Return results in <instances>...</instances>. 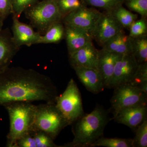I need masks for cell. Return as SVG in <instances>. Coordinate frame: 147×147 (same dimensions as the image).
<instances>
[{"label":"cell","instance_id":"cell-1","mask_svg":"<svg viewBox=\"0 0 147 147\" xmlns=\"http://www.w3.org/2000/svg\"><path fill=\"white\" fill-rule=\"evenodd\" d=\"M58 95L50 77L35 69L9 67L0 73V106L16 102L55 103Z\"/></svg>","mask_w":147,"mask_h":147},{"label":"cell","instance_id":"cell-2","mask_svg":"<svg viewBox=\"0 0 147 147\" xmlns=\"http://www.w3.org/2000/svg\"><path fill=\"white\" fill-rule=\"evenodd\" d=\"M108 111L101 106H96L91 113L84 114L78 119L73 128L74 138L65 147H92L102 137L109 121Z\"/></svg>","mask_w":147,"mask_h":147},{"label":"cell","instance_id":"cell-3","mask_svg":"<svg viewBox=\"0 0 147 147\" xmlns=\"http://www.w3.org/2000/svg\"><path fill=\"white\" fill-rule=\"evenodd\" d=\"M36 105L32 102H16L5 106L9 120L6 146L14 147L21 137L34 131L35 113Z\"/></svg>","mask_w":147,"mask_h":147},{"label":"cell","instance_id":"cell-4","mask_svg":"<svg viewBox=\"0 0 147 147\" xmlns=\"http://www.w3.org/2000/svg\"><path fill=\"white\" fill-rule=\"evenodd\" d=\"M55 103H46L36 105L35 113V130L43 131L55 140L61 131L68 126Z\"/></svg>","mask_w":147,"mask_h":147},{"label":"cell","instance_id":"cell-5","mask_svg":"<svg viewBox=\"0 0 147 147\" xmlns=\"http://www.w3.org/2000/svg\"><path fill=\"white\" fill-rule=\"evenodd\" d=\"M32 27L44 34L53 25L62 22L63 17L55 0H42L25 11Z\"/></svg>","mask_w":147,"mask_h":147},{"label":"cell","instance_id":"cell-6","mask_svg":"<svg viewBox=\"0 0 147 147\" xmlns=\"http://www.w3.org/2000/svg\"><path fill=\"white\" fill-rule=\"evenodd\" d=\"M55 105L69 125L74 123L85 114L81 93L73 79H70L63 92L58 96Z\"/></svg>","mask_w":147,"mask_h":147},{"label":"cell","instance_id":"cell-7","mask_svg":"<svg viewBox=\"0 0 147 147\" xmlns=\"http://www.w3.org/2000/svg\"><path fill=\"white\" fill-rule=\"evenodd\" d=\"M114 89V94L111 99L114 115L124 108L147 103V93L130 83L122 84Z\"/></svg>","mask_w":147,"mask_h":147},{"label":"cell","instance_id":"cell-8","mask_svg":"<svg viewBox=\"0 0 147 147\" xmlns=\"http://www.w3.org/2000/svg\"><path fill=\"white\" fill-rule=\"evenodd\" d=\"M100 14L101 12L96 9L88 8L84 5L65 15L62 22L65 26L80 29L92 37L94 30Z\"/></svg>","mask_w":147,"mask_h":147},{"label":"cell","instance_id":"cell-9","mask_svg":"<svg viewBox=\"0 0 147 147\" xmlns=\"http://www.w3.org/2000/svg\"><path fill=\"white\" fill-rule=\"evenodd\" d=\"M124 28L112 15L111 11L101 12L96 25L92 37L100 46L123 31Z\"/></svg>","mask_w":147,"mask_h":147},{"label":"cell","instance_id":"cell-10","mask_svg":"<svg viewBox=\"0 0 147 147\" xmlns=\"http://www.w3.org/2000/svg\"><path fill=\"white\" fill-rule=\"evenodd\" d=\"M139 63L132 54L122 55L117 61L109 88L130 83L137 72Z\"/></svg>","mask_w":147,"mask_h":147},{"label":"cell","instance_id":"cell-11","mask_svg":"<svg viewBox=\"0 0 147 147\" xmlns=\"http://www.w3.org/2000/svg\"><path fill=\"white\" fill-rule=\"evenodd\" d=\"M12 19V37L16 45L20 47L23 45L30 47L37 44L42 35L35 31L31 25L20 22L16 16L13 15Z\"/></svg>","mask_w":147,"mask_h":147},{"label":"cell","instance_id":"cell-12","mask_svg":"<svg viewBox=\"0 0 147 147\" xmlns=\"http://www.w3.org/2000/svg\"><path fill=\"white\" fill-rule=\"evenodd\" d=\"M147 103L138 104L124 108L114 115L113 119L117 123L131 129L137 128L147 119Z\"/></svg>","mask_w":147,"mask_h":147},{"label":"cell","instance_id":"cell-13","mask_svg":"<svg viewBox=\"0 0 147 147\" xmlns=\"http://www.w3.org/2000/svg\"><path fill=\"white\" fill-rule=\"evenodd\" d=\"M20 49L13 41L10 29L0 28V73L9 67Z\"/></svg>","mask_w":147,"mask_h":147},{"label":"cell","instance_id":"cell-14","mask_svg":"<svg viewBox=\"0 0 147 147\" xmlns=\"http://www.w3.org/2000/svg\"><path fill=\"white\" fill-rule=\"evenodd\" d=\"M98 53L99 50L95 48L92 41L75 53L69 55V63L73 68L82 66L97 70Z\"/></svg>","mask_w":147,"mask_h":147},{"label":"cell","instance_id":"cell-15","mask_svg":"<svg viewBox=\"0 0 147 147\" xmlns=\"http://www.w3.org/2000/svg\"><path fill=\"white\" fill-rule=\"evenodd\" d=\"M73 69L79 81L89 91L96 94L103 90L105 86L103 80L97 69L82 66Z\"/></svg>","mask_w":147,"mask_h":147},{"label":"cell","instance_id":"cell-16","mask_svg":"<svg viewBox=\"0 0 147 147\" xmlns=\"http://www.w3.org/2000/svg\"><path fill=\"white\" fill-rule=\"evenodd\" d=\"M121 55L103 49L99 50L97 70L102 76L105 88H110L116 63Z\"/></svg>","mask_w":147,"mask_h":147},{"label":"cell","instance_id":"cell-17","mask_svg":"<svg viewBox=\"0 0 147 147\" xmlns=\"http://www.w3.org/2000/svg\"><path fill=\"white\" fill-rule=\"evenodd\" d=\"M65 27L69 55L75 53L92 41V37L86 32L74 27L65 26Z\"/></svg>","mask_w":147,"mask_h":147},{"label":"cell","instance_id":"cell-18","mask_svg":"<svg viewBox=\"0 0 147 147\" xmlns=\"http://www.w3.org/2000/svg\"><path fill=\"white\" fill-rule=\"evenodd\" d=\"M102 47V49L119 55L132 54V38L122 31Z\"/></svg>","mask_w":147,"mask_h":147},{"label":"cell","instance_id":"cell-19","mask_svg":"<svg viewBox=\"0 0 147 147\" xmlns=\"http://www.w3.org/2000/svg\"><path fill=\"white\" fill-rule=\"evenodd\" d=\"M65 38V27L62 22L53 25L43 35L38 44L57 43Z\"/></svg>","mask_w":147,"mask_h":147},{"label":"cell","instance_id":"cell-20","mask_svg":"<svg viewBox=\"0 0 147 147\" xmlns=\"http://www.w3.org/2000/svg\"><path fill=\"white\" fill-rule=\"evenodd\" d=\"M132 38V54L137 62H147V35Z\"/></svg>","mask_w":147,"mask_h":147},{"label":"cell","instance_id":"cell-21","mask_svg":"<svg viewBox=\"0 0 147 147\" xmlns=\"http://www.w3.org/2000/svg\"><path fill=\"white\" fill-rule=\"evenodd\" d=\"M111 12L124 28L129 29L131 24L138 18L137 14L127 10L123 5L117 7Z\"/></svg>","mask_w":147,"mask_h":147},{"label":"cell","instance_id":"cell-22","mask_svg":"<svg viewBox=\"0 0 147 147\" xmlns=\"http://www.w3.org/2000/svg\"><path fill=\"white\" fill-rule=\"evenodd\" d=\"M133 147L132 139L119 138H108L102 137L98 139L92 147Z\"/></svg>","mask_w":147,"mask_h":147},{"label":"cell","instance_id":"cell-23","mask_svg":"<svg viewBox=\"0 0 147 147\" xmlns=\"http://www.w3.org/2000/svg\"><path fill=\"white\" fill-rule=\"evenodd\" d=\"M129 83L147 93V62L139 64L137 72Z\"/></svg>","mask_w":147,"mask_h":147},{"label":"cell","instance_id":"cell-24","mask_svg":"<svg viewBox=\"0 0 147 147\" xmlns=\"http://www.w3.org/2000/svg\"><path fill=\"white\" fill-rule=\"evenodd\" d=\"M84 4L112 11L117 7L122 5L125 0H82Z\"/></svg>","mask_w":147,"mask_h":147},{"label":"cell","instance_id":"cell-25","mask_svg":"<svg viewBox=\"0 0 147 147\" xmlns=\"http://www.w3.org/2000/svg\"><path fill=\"white\" fill-rule=\"evenodd\" d=\"M63 18L65 15L84 5L82 0H55Z\"/></svg>","mask_w":147,"mask_h":147},{"label":"cell","instance_id":"cell-26","mask_svg":"<svg viewBox=\"0 0 147 147\" xmlns=\"http://www.w3.org/2000/svg\"><path fill=\"white\" fill-rule=\"evenodd\" d=\"M136 135L132 139L133 147H147V120L137 127Z\"/></svg>","mask_w":147,"mask_h":147},{"label":"cell","instance_id":"cell-27","mask_svg":"<svg viewBox=\"0 0 147 147\" xmlns=\"http://www.w3.org/2000/svg\"><path fill=\"white\" fill-rule=\"evenodd\" d=\"M129 36L131 38L142 36L147 35V23L146 18L142 17L136 20L131 24L129 28Z\"/></svg>","mask_w":147,"mask_h":147},{"label":"cell","instance_id":"cell-28","mask_svg":"<svg viewBox=\"0 0 147 147\" xmlns=\"http://www.w3.org/2000/svg\"><path fill=\"white\" fill-rule=\"evenodd\" d=\"M34 137L35 140L36 147H59L54 143V139H52L45 132L39 130L33 131Z\"/></svg>","mask_w":147,"mask_h":147},{"label":"cell","instance_id":"cell-29","mask_svg":"<svg viewBox=\"0 0 147 147\" xmlns=\"http://www.w3.org/2000/svg\"><path fill=\"white\" fill-rule=\"evenodd\" d=\"M124 3L130 10L147 18V0H125Z\"/></svg>","mask_w":147,"mask_h":147},{"label":"cell","instance_id":"cell-30","mask_svg":"<svg viewBox=\"0 0 147 147\" xmlns=\"http://www.w3.org/2000/svg\"><path fill=\"white\" fill-rule=\"evenodd\" d=\"M38 2V0H13L12 14L19 18L23 12Z\"/></svg>","mask_w":147,"mask_h":147},{"label":"cell","instance_id":"cell-31","mask_svg":"<svg viewBox=\"0 0 147 147\" xmlns=\"http://www.w3.org/2000/svg\"><path fill=\"white\" fill-rule=\"evenodd\" d=\"M13 12V0H0V15L4 21Z\"/></svg>","mask_w":147,"mask_h":147},{"label":"cell","instance_id":"cell-32","mask_svg":"<svg viewBox=\"0 0 147 147\" xmlns=\"http://www.w3.org/2000/svg\"><path fill=\"white\" fill-rule=\"evenodd\" d=\"M33 131L24 135L18 139L14 147H36Z\"/></svg>","mask_w":147,"mask_h":147},{"label":"cell","instance_id":"cell-33","mask_svg":"<svg viewBox=\"0 0 147 147\" xmlns=\"http://www.w3.org/2000/svg\"><path fill=\"white\" fill-rule=\"evenodd\" d=\"M4 21H3L2 18L0 15V28H2L3 25Z\"/></svg>","mask_w":147,"mask_h":147}]
</instances>
